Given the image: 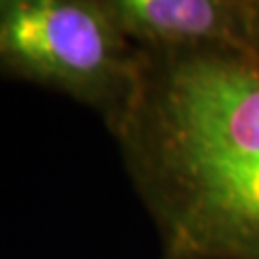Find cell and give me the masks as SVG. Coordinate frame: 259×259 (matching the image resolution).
<instances>
[{
	"label": "cell",
	"instance_id": "6da1fadb",
	"mask_svg": "<svg viewBox=\"0 0 259 259\" xmlns=\"http://www.w3.org/2000/svg\"><path fill=\"white\" fill-rule=\"evenodd\" d=\"M110 131L161 259H259V48L142 52Z\"/></svg>",
	"mask_w": 259,
	"mask_h": 259
},
{
	"label": "cell",
	"instance_id": "3957f363",
	"mask_svg": "<svg viewBox=\"0 0 259 259\" xmlns=\"http://www.w3.org/2000/svg\"><path fill=\"white\" fill-rule=\"evenodd\" d=\"M104 6L140 52L259 48L257 0H104Z\"/></svg>",
	"mask_w": 259,
	"mask_h": 259
},
{
	"label": "cell",
	"instance_id": "7a4b0ae2",
	"mask_svg": "<svg viewBox=\"0 0 259 259\" xmlns=\"http://www.w3.org/2000/svg\"><path fill=\"white\" fill-rule=\"evenodd\" d=\"M142 52L104 0H0V69L91 106L108 129L137 89Z\"/></svg>",
	"mask_w": 259,
	"mask_h": 259
},
{
	"label": "cell",
	"instance_id": "277c9868",
	"mask_svg": "<svg viewBox=\"0 0 259 259\" xmlns=\"http://www.w3.org/2000/svg\"><path fill=\"white\" fill-rule=\"evenodd\" d=\"M257 6H259V0H257Z\"/></svg>",
	"mask_w": 259,
	"mask_h": 259
}]
</instances>
